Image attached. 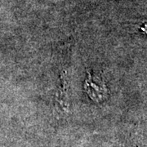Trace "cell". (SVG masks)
<instances>
[{"mask_svg":"<svg viewBox=\"0 0 147 147\" xmlns=\"http://www.w3.org/2000/svg\"><path fill=\"white\" fill-rule=\"evenodd\" d=\"M84 92L95 102H101L109 96V91L101 76L92 75L88 69V79L84 83Z\"/></svg>","mask_w":147,"mask_h":147,"instance_id":"cell-1","label":"cell"},{"mask_svg":"<svg viewBox=\"0 0 147 147\" xmlns=\"http://www.w3.org/2000/svg\"><path fill=\"white\" fill-rule=\"evenodd\" d=\"M61 80H62V87L59 90V97L58 100H60V103L65 105V97L66 96V91H67V80H66V76L65 74H61Z\"/></svg>","mask_w":147,"mask_h":147,"instance_id":"cell-2","label":"cell"}]
</instances>
